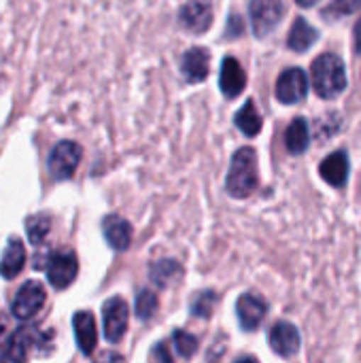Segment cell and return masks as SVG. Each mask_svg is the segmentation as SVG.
<instances>
[{"mask_svg": "<svg viewBox=\"0 0 361 363\" xmlns=\"http://www.w3.org/2000/svg\"><path fill=\"white\" fill-rule=\"evenodd\" d=\"M4 330H6V321H4V319L0 317V336L4 334Z\"/></svg>", "mask_w": 361, "mask_h": 363, "instance_id": "33", "label": "cell"}, {"mask_svg": "<svg viewBox=\"0 0 361 363\" xmlns=\"http://www.w3.org/2000/svg\"><path fill=\"white\" fill-rule=\"evenodd\" d=\"M98 363H126V359L121 355H117V353H109V355H104Z\"/></svg>", "mask_w": 361, "mask_h": 363, "instance_id": "29", "label": "cell"}, {"mask_svg": "<svg viewBox=\"0 0 361 363\" xmlns=\"http://www.w3.org/2000/svg\"><path fill=\"white\" fill-rule=\"evenodd\" d=\"M309 143H311L309 123H306L302 117H296V119L289 123L287 132H285V145H287V151H289V153H294V155H300V153H304V151H306Z\"/></svg>", "mask_w": 361, "mask_h": 363, "instance_id": "20", "label": "cell"}, {"mask_svg": "<svg viewBox=\"0 0 361 363\" xmlns=\"http://www.w3.org/2000/svg\"><path fill=\"white\" fill-rule=\"evenodd\" d=\"M72 328H74V338L83 355H91L96 345H98V332H96V319L91 313H77L72 317Z\"/></svg>", "mask_w": 361, "mask_h": 363, "instance_id": "14", "label": "cell"}, {"mask_svg": "<svg viewBox=\"0 0 361 363\" xmlns=\"http://www.w3.org/2000/svg\"><path fill=\"white\" fill-rule=\"evenodd\" d=\"M317 40V30L302 17H298L291 26V32H289V38H287V45L289 49L294 51H306L315 45Z\"/></svg>", "mask_w": 361, "mask_h": 363, "instance_id": "19", "label": "cell"}, {"mask_svg": "<svg viewBox=\"0 0 361 363\" xmlns=\"http://www.w3.org/2000/svg\"><path fill=\"white\" fill-rule=\"evenodd\" d=\"M236 125L243 134L247 136H257L260 130H262V117L255 108V104L249 100L238 113H236Z\"/></svg>", "mask_w": 361, "mask_h": 363, "instance_id": "21", "label": "cell"}, {"mask_svg": "<svg viewBox=\"0 0 361 363\" xmlns=\"http://www.w3.org/2000/svg\"><path fill=\"white\" fill-rule=\"evenodd\" d=\"M257 155L251 147H243L234 153L228 172V194L232 198H249L257 189Z\"/></svg>", "mask_w": 361, "mask_h": 363, "instance_id": "1", "label": "cell"}, {"mask_svg": "<svg viewBox=\"0 0 361 363\" xmlns=\"http://www.w3.org/2000/svg\"><path fill=\"white\" fill-rule=\"evenodd\" d=\"M45 300H47L45 287L36 281H28L15 294L13 302H11V313L19 321H28L36 313H40V308L45 306Z\"/></svg>", "mask_w": 361, "mask_h": 363, "instance_id": "4", "label": "cell"}, {"mask_svg": "<svg viewBox=\"0 0 361 363\" xmlns=\"http://www.w3.org/2000/svg\"><path fill=\"white\" fill-rule=\"evenodd\" d=\"M355 47H357V51H361V17L355 26Z\"/></svg>", "mask_w": 361, "mask_h": 363, "instance_id": "30", "label": "cell"}, {"mask_svg": "<svg viewBox=\"0 0 361 363\" xmlns=\"http://www.w3.org/2000/svg\"><path fill=\"white\" fill-rule=\"evenodd\" d=\"M319 172L323 177V181L332 187H345L347 179H349V157L345 151H336L332 155H328L321 166Z\"/></svg>", "mask_w": 361, "mask_h": 363, "instance_id": "15", "label": "cell"}, {"mask_svg": "<svg viewBox=\"0 0 361 363\" xmlns=\"http://www.w3.org/2000/svg\"><path fill=\"white\" fill-rule=\"evenodd\" d=\"M309 94V79L306 72L300 68L285 70L277 81V100L283 104H298Z\"/></svg>", "mask_w": 361, "mask_h": 363, "instance_id": "8", "label": "cell"}, {"mask_svg": "<svg viewBox=\"0 0 361 363\" xmlns=\"http://www.w3.org/2000/svg\"><path fill=\"white\" fill-rule=\"evenodd\" d=\"M49 228H51V219L47 215H36V217H30L28 219V238L34 242V245H40L45 240V236L49 234Z\"/></svg>", "mask_w": 361, "mask_h": 363, "instance_id": "22", "label": "cell"}, {"mask_svg": "<svg viewBox=\"0 0 361 363\" xmlns=\"http://www.w3.org/2000/svg\"><path fill=\"white\" fill-rule=\"evenodd\" d=\"M209 68H211V53L204 47H191L185 55H183V77L189 83H200L209 77Z\"/></svg>", "mask_w": 361, "mask_h": 363, "instance_id": "13", "label": "cell"}, {"mask_svg": "<svg viewBox=\"0 0 361 363\" xmlns=\"http://www.w3.org/2000/svg\"><path fill=\"white\" fill-rule=\"evenodd\" d=\"M81 162V147L72 140H62L49 155V172L55 181H66L77 172Z\"/></svg>", "mask_w": 361, "mask_h": 363, "instance_id": "5", "label": "cell"}, {"mask_svg": "<svg viewBox=\"0 0 361 363\" xmlns=\"http://www.w3.org/2000/svg\"><path fill=\"white\" fill-rule=\"evenodd\" d=\"M268 340H270L272 351L277 355H281V357H294L300 351V342H302L298 328L291 325V323H287V321L274 323L272 330H270Z\"/></svg>", "mask_w": 361, "mask_h": 363, "instance_id": "9", "label": "cell"}, {"mask_svg": "<svg viewBox=\"0 0 361 363\" xmlns=\"http://www.w3.org/2000/svg\"><path fill=\"white\" fill-rule=\"evenodd\" d=\"M155 311H157V298H155V294H151L149 289L140 291L138 298H136V315H138V319L147 321V319H151L155 315Z\"/></svg>", "mask_w": 361, "mask_h": 363, "instance_id": "23", "label": "cell"}, {"mask_svg": "<svg viewBox=\"0 0 361 363\" xmlns=\"http://www.w3.org/2000/svg\"><path fill=\"white\" fill-rule=\"evenodd\" d=\"M172 340H174V347H177V351H179L181 357L189 359V357L196 355V351H198V340H196V336H191V334H187V332H183V330H177L174 336H172Z\"/></svg>", "mask_w": 361, "mask_h": 363, "instance_id": "24", "label": "cell"}, {"mask_svg": "<svg viewBox=\"0 0 361 363\" xmlns=\"http://www.w3.org/2000/svg\"><path fill=\"white\" fill-rule=\"evenodd\" d=\"M34 345V334L30 332V328H21L17 330L9 345H6V353H4V359L9 363H26L28 362V353H30V347Z\"/></svg>", "mask_w": 361, "mask_h": 363, "instance_id": "18", "label": "cell"}, {"mask_svg": "<svg viewBox=\"0 0 361 363\" xmlns=\"http://www.w3.org/2000/svg\"><path fill=\"white\" fill-rule=\"evenodd\" d=\"M104 238L106 242L115 249V251H126L132 242V225L121 219V217H106L104 219Z\"/></svg>", "mask_w": 361, "mask_h": 363, "instance_id": "17", "label": "cell"}, {"mask_svg": "<svg viewBox=\"0 0 361 363\" xmlns=\"http://www.w3.org/2000/svg\"><path fill=\"white\" fill-rule=\"evenodd\" d=\"M300 6H313V4H317L319 0H296Z\"/></svg>", "mask_w": 361, "mask_h": 363, "instance_id": "31", "label": "cell"}, {"mask_svg": "<svg viewBox=\"0 0 361 363\" xmlns=\"http://www.w3.org/2000/svg\"><path fill=\"white\" fill-rule=\"evenodd\" d=\"M79 272V262L74 253H57L47 266V279L55 289H66Z\"/></svg>", "mask_w": 361, "mask_h": 363, "instance_id": "10", "label": "cell"}, {"mask_svg": "<svg viewBox=\"0 0 361 363\" xmlns=\"http://www.w3.org/2000/svg\"><path fill=\"white\" fill-rule=\"evenodd\" d=\"M179 23L191 34H204L213 26V0H189L179 11Z\"/></svg>", "mask_w": 361, "mask_h": 363, "instance_id": "7", "label": "cell"}, {"mask_svg": "<svg viewBox=\"0 0 361 363\" xmlns=\"http://www.w3.org/2000/svg\"><path fill=\"white\" fill-rule=\"evenodd\" d=\"M266 311H268L266 302H264L262 298L253 296V294H245V296H240L238 302H236L238 321H240L243 330H247V332L257 330V328L262 325V321H264V317H266Z\"/></svg>", "mask_w": 361, "mask_h": 363, "instance_id": "11", "label": "cell"}, {"mask_svg": "<svg viewBox=\"0 0 361 363\" xmlns=\"http://www.w3.org/2000/svg\"><path fill=\"white\" fill-rule=\"evenodd\" d=\"M153 281H157L160 285H168V279L172 277V272H181L179 270V266L174 264V262H170V259H164V262H160L157 266H153Z\"/></svg>", "mask_w": 361, "mask_h": 363, "instance_id": "26", "label": "cell"}, {"mask_svg": "<svg viewBox=\"0 0 361 363\" xmlns=\"http://www.w3.org/2000/svg\"><path fill=\"white\" fill-rule=\"evenodd\" d=\"M23 264H26V247H23L21 240L11 238L4 253H2V257H0V274H2V279H6V281L15 279L21 272Z\"/></svg>", "mask_w": 361, "mask_h": 363, "instance_id": "16", "label": "cell"}, {"mask_svg": "<svg viewBox=\"0 0 361 363\" xmlns=\"http://www.w3.org/2000/svg\"><path fill=\"white\" fill-rule=\"evenodd\" d=\"M285 6L281 0H251L249 2V15H251V26L257 38L268 36L279 21L283 19Z\"/></svg>", "mask_w": 361, "mask_h": 363, "instance_id": "3", "label": "cell"}, {"mask_svg": "<svg viewBox=\"0 0 361 363\" xmlns=\"http://www.w3.org/2000/svg\"><path fill=\"white\" fill-rule=\"evenodd\" d=\"M153 355H155V362L157 363H172V357H170V353L166 351L164 345H157L155 351H153Z\"/></svg>", "mask_w": 361, "mask_h": 363, "instance_id": "28", "label": "cell"}, {"mask_svg": "<svg viewBox=\"0 0 361 363\" xmlns=\"http://www.w3.org/2000/svg\"><path fill=\"white\" fill-rule=\"evenodd\" d=\"M360 6L361 0H334V2L326 9V15H328V17H345V15L355 13Z\"/></svg>", "mask_w": 361, "mask_h": 363, "instance_id": "25", "label": "cell"}, {"mask_svg": "<svg viewBox=\"0 0 361 363\" xmlns=\"http://www.w3.org/2000/svg\"><path fill=\"white\" fill-rule=\"evenodd\" d=\"M313 87L323 100L340 96L347 87L345 64L334 53H323L313 62Z\"/></svg>", "mask_w": 361, "mask_h": 363, "instance_id": "2", "label": "cell"}, {"mask_svg": "<svg viewBox=\"0 0 361 363\" xmlns=\"http://www.w3.org/2000/svg\"><path fill=\"white\" fill-rule=\"evenodd\" d=\"M219 87L223 91V96L228 98H236L245 91L247 87V72L243 70L240 62L236 57H226L221 64V72H219Z\"/></svg>", "mask_w": 361, "mask_h": 363, "instance_id": "12", "label": "cell"}, {"mask_svg": "<svg viewBox=\"0 0 361 363\" xmlns=\"http://www.w3.org/2000/svg\"><path fill=\"white\" fill-rule=\"evenodd\" d=\"M236 363H257V359L255 357H240Z\"/></svg>", "mask_w": 361, "mask_h": 363, "instance_id": "32", "label": "cell"}, {"mask_svg": "<svg viewBox=\"0 0 361 363\" xmlns=\"http://www.w3.org/2000/svg\"><path fill=\"white\" fill-rule=\"evenodd\" d=\"M102 323H104V336L109 342H119L126 336L128 323H130V311L128 304L121 298H111L102 306Z\"/></svg>", "mask_w": 361, "mask_h": 363, "instance_id": "6", "label": "cell"}, {"mask_svg": "<svg viewBox=\"0 0 361 363\" xmlns=\"http://www.w3.org/2000/svg\"><path fill=\"white\" fill-rule=\"evenodd\" d=\"M213 304H215V296L213 294H202L200 300L194 304V313L198 317H209L211 311H213Z\"/></svg>", "mask_w": 361, "mask_h": 363, "instance_id": "27", "label": "cell"}]
</instances>
